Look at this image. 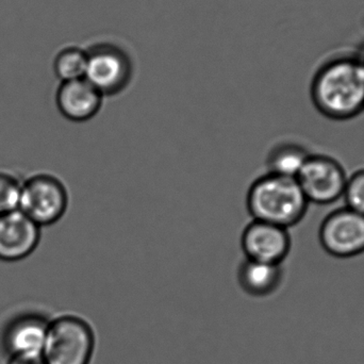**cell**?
I'll return each instance as SVG.
<instances>
[{
	"label": "cell",
	"mask_w": 364,
	"mask_h": 364,
	"mask_svg": "<svg viewBox=\"0 0 364 364\" xmlns=\"http://www.w3.org/2000/svg\"><path fill=\"white\" fill-rule=\"evenodd\" d=\"M316 110L333 121H348L364 111V68L353 58L324 64L311 83Z\"/></svg>",
	"instance_id": "cell-1"
},
{
	"label": "cell",
	"mask_w": 364,
	"mask_h": 364,
	"mask_svg": "<svg viewBox=\"0 0 364 364\" xmlns=\"http://www.w3.org/2000/svg\"><path fill=\"white\" fill-rule=\"evenodd\" d=\"M246 203L252 220L287 229L303 220L309 205L296 179L271 173L254 181Z\"/></svg>",
	"instance_id": "cell-2"
},
{
	"label": "cell",
	"mask_w": 364,
	"mask_h": 364,
	"mask_svg": "<svg viewBox=\"0 0 364 364\" xmlns=\"http://www.w3.org/2000/svg\"><path fill=\"white\" fill-rule=\"evenodd\" d=\"M95 346V333L87 321L62 316L49 323L42 356L46 364H91Z\"/></svg>",
	"instance_id": "cell-3"
},
{
	"label": "cell",
	"mask_w": 364,
	"mask_h": 364,
	"mask_svg": "<svg viewBox=\"0 0 364 364\" xmlns=\"http://www.w3.org/2000/svg\"><path fill=\"white\" fill-rule=\"evenodd\" d=\"M68 208V190L58 177L38 173L23 181L19 210L41 228L59 222Z\"/></svg>",
	"instance_id": "cell-4"
},
{
	"label": "cell",
	"mask_w": 364,
	"mask_h": 364,
	"mask_svg": "<svg viewBox=\"0 0 364 364\" xmlns=\"http://www.w3.org/2000/svg\"><path fill=\"white\" fill-rule=\"evenodd\" d=\"M308 203L331 205L343 197L348 176L341 164L324 155H310L296 177Z\"/></svg>",
	"instance_id": "cell-5"
},
{
	"label": "cell",
	"mask_w": 364,
	"mask_h": 364,
	"mask_svg": "<svg viewBox=\"0 0 364 364\" xmlns=\"http://www.w3.org/2000/svg\"><path fill=\"white\" fill-rule=\"evenodd\" d=\"M321 245L337 258H352L364 252V216L348 207L329 213L318 231Z\"/></svg>",
	"instance_id": "cell-6"
},
{
	"label": "cell",
	"mask_w": 364,
	"mask_h": 364,
	"mask_svg": "<svg viewBox=\"0 0 364 364\" xmlns=\"http://www.w3.org/2000/svg\"><path fill=\"white\" fill-rule=\"evenodd\" d=\"M129 60L119 49L100 47L87 53L85 79L102 96L115 95L123 91L130 81Z\"/></svg>",
	"instance_id": "cell-7"
},
{
	"label": "cell",
	"mask_w": 364,
	"mask_h": 364,
	"mask_svg": "<svg viewBox=\"0 0 364 364\" xmlns=\"http://www.w3.org/2000/svg\"><path fill=\"white\" fill-rule=\"evenodd\" d=\"M242 250L246 259L282 264L291 250L288 229L252 220L242 233Z\"/></svg>",
	"instance_id": "cell-8"
},
{
	"label": "cell",
	"mask_w": 364,
	"mask_h": 364,
	"mask_svg": "<svg viewBox=\"0 0 364 364\" xmlns=\"http://www.w3.org/2000/svg\"><path fill=\"white\" fill-rule=\"evenodd\" d=\"M42 228L21 210L0 215V261L17 262L38 248Z\"/></svg>",
	"instance_id": "cell-9"
},
{
	"label": "cell",
	"mask_w": 364,
	"mask_h": 364,
	"mask_svg": "<svg viewBox=\"0 0 364 364\" xmlns=\"http://www.w3.org/2000/svg\"><path fill=\"white\" fill-rule=\"evenodd\" d=\"M49 323L41 314H25L11 320L2 333V348L9 358L42 356Z\"/></svg>",
	"instance_id": "cell-10"
},
{
	"label": "cell",
	"mask_w": 364,
	"mask_h": 364,
	"mask_svg": "<svg viewBox=\"0 0 364 364\" xmlns=\"http://www.w3.org/2000/svg\"><path fill=\"white\" fill-rule=\"evenodd\" d=\"M104 96L85 78L61 82L55 95L58 110L68 121H90L102 108Z\"/></svg>",
	"instance_id": "cell-11"
},
{
	"label": "cell",
	"mask_w": 364,
	"mask_h": 364,
	"mask_svg": "<svg viewBox=\"0 0 364 364\" xmlns=\"http://www.w3.org/2000/svg\"><path fill=\"white\" fill-rule=\"evenodd\" d=\"M240 287L252 296H267L282 284V264L245 259L237 269Z\"/></svg>",
	"instance_id": "cell-12"
},
{
	"label": "cell",
	"mask_w": 364,
	"mask_h": 364,
	"mask_svg": "<svg viewBox=\"0 0 364 364\" xmlns=\"http://www.w3.org/2000/svg\"><path fill=\"white\" fill-rule=\"evenodd\" d=\"M310 154L295 143H280L272 149L267 157L269 173L278 176L296 179Z\"/></svg>",
	"instance_id": "cell-13"
},
{
	"label": "cell",
	"mask_w": 364,
	"mask_h": 364,
	"mask_svg": "<svg viewBox=\"0 0 364 364\" xmlns=\"http://www.w3.org/2000/svg\"><path fill=\"white\" fill-rule=\"evenodd\" d=\"M87 53L77 47H68L58 53L53 62L55 76L61 82L85 78Z\"/></svg>",
	"instance_id": "cell-14"
},
{
	"label": "cell",
	"mask_w": 364,
	"mask_h": 364,
	"mask_svg": "<svg viewBox=\"0 0 364 364\" xmlns=\"http://www.w3.org/2000/svg\"><path fill=\"white\" fill-rule=\"evenodd\" d=\"M23 181L8 171H0V215L19 210Z\"/></svg>",
	"instance_id": "cell-15"
},
{
	"label": "cell",
	"mask_w": 364,
	"mask_h": 364,
	"mask_svg": "<svg viewBox=\"0 0 364 364\" xmlns=\"http://www.w3.org/2000/svg\"><path fill=\"white\" fill-rule=\"evenodd\" d=\"M343 198L346 207L364 216V168L348 177Z\"/></svg>",
	"instance_id": "cell-16"
},
{
	"label": "cell",
	"mask_w": 364,
	"mask_h": 364,
	"mask_svg": "<svg viewBox=\"0 0 364 364\" xmlns=\"http://www.w3.org/2000/svg\"><path fill=\"white\" fill-rule=\"evenodd\" d=\"M8 364H46L43 356H14L9 358Z\"/></svg>",
	"instance_id": "cell-17"
},
{
	"label": "cell",
	"mask_w": 364,
	"mask_h": 364,
	"mask_svg": "<svg viewBox=\"0 0 364 364\" xmlns=\"http://www.w3.org/2000/svg\"><path fill=\"white\" fill-rule=\"evenodd\" d=\"M361 62H363V68H364V58H363V61H361Z\"/></svg>",
	"instance_id": "cell-18"
}]
</instances>
